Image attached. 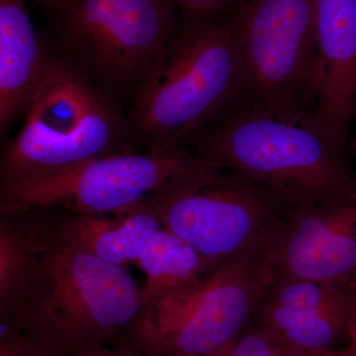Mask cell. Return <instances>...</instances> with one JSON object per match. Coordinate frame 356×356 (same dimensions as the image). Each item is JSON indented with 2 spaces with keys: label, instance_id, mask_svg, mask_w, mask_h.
<instances>
[{
  "label": "cell",
  "instance_id": "cell-1",
  "mask_svg": "<svg viewBox=\"0 0 356 356\" xmlns=\"http://www.w3.org/2000/svg\"><path fill=\"white\" fill-rule=\"evenodd\" d=\"M242 48L233 13L182 23L163 47L129 107L136 149L186 147L245 99Z\"/></svg>",
  "mask_w": 356,
  "mask_h": 356
},
{
  "label": "cell",
  "instance_id": "cell-2",
  "mask_svg": "<svg viewBox=\"0 0 356 356\" xmlns=\"http://www.w3.org/2000/svg\"><path fill=\"white\" fill-rule=\"evenodd\" d=\"M186 147L199 161L264 185L290 203L356 191L344 154L317 129L245 99Z\"/></svg>",
  "mask_w": 356,
  "mask_h": 356
},
{
  "label": "cell",
  "instance_id": "cell-3",
  "mask_svg": "<svg viewBox=\"0 0 356 356\" xmlns=\"http://www.w3.org/2000/svg\"><path fill=\"white\" fill-rule=\"evenodd\" d=\"M131 151L138 149L123 108L56 55L22 127L4 149L0 184L64 172Z\"/></svg>",
  "mask_w": 356,
  "mask_h": 356
},
{
  "label": "cell",
  "instance_id": "cell-4",
  "mask_svg": "<svg viewBox=\"0 0 356 356\" xmlns=\"http://www.w3.org/2000/svg\"><path fill=\"white\" fill-rule=\"evenodd\" d=\"M44 36L58 58L120 105L132 104L154 60L181 29L170 0H74Z\"/></svg>",
  "mask_w": 356,
  "mask_h": 356
},
{
  "label": "cell",
  "instance_id": "cell-5",
  "mask_svg": "<svg viewBox=\"0 0 356 356\" xmlns=\"http://www.w3.org/2000/svg\"><path fill=\"white\" fill-rule=\"evenodd\" d=\"M275 277L257 257L217 269L140 309L118 339L149 356H211L240 336Z\"/></svg>",
  "mask_w": 356,
  "mask_h": 356
},
{
  "label": "cell",
  "instance_id": "cell-6",
  "mask_svg": "<svg viewBox=\"0 0 356 356\" xmlns=\"http://www.w3.org/2000/svg\"><path fill=\"white\" fill-rule=\"evenodd\" d=\"M152 200L163 228L197 252L208 274L254 255L290 203L207 163L168 182Z\"/></svg>",
  "mask_w": 356,
  "mask_h": 356
},
{
  "label": "cell",
  "instance_id": "cell-7",
  "mask_svg": "<svg viewBox=\"0 0 356 356\" xmlns=\"http://www.w3.org/2000/svg\"><path fill=\"white\" fill-rule=\"evenodd\" d=\"M30 325L69 351L106 346L132 327L142 293L127 269L60 240L51 222Z\"/></svg>",
  "mask_w": 356,
  "mask_h": 356
},
{
  "label": "cell",
  "instance_id": "cell-8",
  "mask_svg": "<svg viewBox=\"0 0 356 356\" xmlns=\"http://www.w3.org/2000/svg\"><path fill=\"white\" fill-rule=\"evenodd\" d=\"M232 13L242 48L245 99L315 127L322 81L316 0H245Z\"/></svg>",
  "mask_w": 356,
  "mask_h": 356
},
{
  "label": "cell",
  "instance_id": "cell-9",
  "mask_svg": "<svg viewBox=\"0 0 356 356\" xmlns=\"http://www.w3.org/2000/svg\"><path fill=\"white\" fill-rule=\"evenodd\" d=\"M203 165L185 146L109 154L64 172L0 184V210L46 207L118 214L146 203L168 182Z\"/></svg>",
  "mask_w": 356,
  "mask_h": 356
},
{
  "label": "cell",
  "instance_id": "cell-10",
  "mask_svg": "<svg viewBox=\"0 0 356 356\" xmlns=\"http://www.w3.org/2000/svg\"><path fill=\"white\" fill-rule=\"evenodd\" d=\"M255 255L276 280L356 282V191L288 204Z\"/></svg>",
  "mask_w": 356,
  "mask_h": 356
},
{
  "label": "cell",
  "instance_id": "cell-11",
  "mask_svg": "<svg viewBox=\"0 0 356 356\" xmlns=\"http://www.w3.org/2000/svg\"><path fill=\"white\" fill-rule=\"evenodd\" d=\"M350 311V287L276 280L252 321L288 350H331L346 334Z\"/></svg>",
  "mask_w": 356,
  "mask_h": 356
},
{
  "label": "cell",
  "instance_id": "cell-12",
  "mask_svg": "<svg viewBox=\"0 0 356 356\" xmlns=\"http://www.w3.org/2000/svg\"><path fill=\"white\" fill-rule=\"evenodd\" d=\"M316 35L322 81L314 125L344 154L356 108V0H316Z\"/></svg>",
  "mask_w": 356,
  "mask_h": 356
},
{
  "label": "cell",
  "instance_id": "cell-13",
  "mask_svg": "<svg viewBox=\"0 0 356 356\" xmlns=\"http://www.w3.org/2000/svg\"><path fill=\"white\" fill-rule=\"evenodd\" d=\"M50 229L48 208L0 210V339L30 325Z\"/></svg>",
  "mask_w": 356,
  "mask_h": 356
},
{
  "label": "cell",
  "instance_id": "cell-14",
  "mask_svg": "<svg viewBox=\"0 0 356 356\" xmlns=\"http://www.w3.org/2000/svg\"><path fill=\"white\" fill-rule=\"evenodd\" d=\"M30 0H0V134L26 112L48 74L55 51L33 27Z\"/></svg>",
  "mask_w": 356,
  "mask_h": 356
},
{
  "label": "cell",
  "instance_id": "cell-15",
  "mask_svg": "<svg viewBox=\"0 0 356 356\" xmlns=\"http://www.w3.org/2000/svg\"><path fill=\"white\" fill-rule=\"evenodd\" d=\"M49 209L54 231L60 240L123 268L138 264L149 238L163 228L152 199L118 214L84 215Z\"/></svg>",
  "mask_w": 356,
  "mask_h": 356
},
{
  "label": "cell",
  "instance_id": "cell-16",
  "mask_svg": "<svg viewBox=\"0 0 356 356\" xmlns=\"http://www.w3.org/2000/svg\"><path fill=\"white\" fill-rule=\"evenodd\" d=\"M137 264L146 275V283L140 289L142 305L208 275L197 252L163 227L149 238Z\"/></svg>",
  "mask_w": 356,
  "mask_h": 356
},
{
  "label": "cell",
  "instance_id": "cell-17",
  "mask_svg": "<svg viewBox=\"0 0 356 356\" xmlns=\"http://www.w3.org/2000/svg\"><path fill=\"white\" fill-rule=\"evenodd\" d=\"M55 339L29 325L24 331L0 339V356H70Z\"/></svg>",
  "mask_w": 356,
  "mask_h": 356
},
{
  "label": "cell",
  "instance_id": "cell-18",
  "mask_svg": "<svg viewBox=\"0 0 356 356\" xmlns=\"http://www.w3.org/2000/svg\"><path fill=\"white\" fill-rule=\"evenodd\" d=\"M286 350L270 334L252 325L211 356H283Z\"/></svg>",
  "mask_w": 356,
  "mask_h": 356
},
{
  "label": "cell",
  "instance_id": "cell-19",
  "mask_svg": "<svg viewBox=\"0 0 356 356\" xmlns=\"http://www.w3.org/2000/svg\"><path fill=\"white\" fill-rule=\"evenodd\" d=\"M181 23H201L228 15L245 0H170Z\"/></svg>",
  "mask_w": 356,
  "mask_h": 356
},
{
  "label": "cell",
  "instance_id": "cell-20",
  "mask_svg": "<svg viewBox=\"0 0 356 356\" xmlns=\"http://www.w3.org/2000/svg\"><path fill=\"white\" fill-rule=\"evenodd\" d=\"M70 356H149L142 350L125 343H117L116 346L109 348L106 346H96L74 351Z\"/></svg>",
  "mask_w": 356,
  "mask_h": 356
},
{
  "label": "cell",
  "instance_id": "cell-21",
  "mask_svg": "<svg viewBox=\"0 0 356 356\" xmlns=\"http://www.w3.org/2000/svg\"><path fill=\"white\" fill-rule=\"evenodd\" d=\"M350 311L346 336L348 344L343 351L346 356H356V282L350 286Z\"/></svg>",
  "mask_w": 356,
  "mask_h": 356
},
{
  "label": "cell",
  "instance_id": "cell-22",
  "mask_svg": "<svg viewBox=\"0 0 356 356\" xmlns=\"http://www.w3.org/2000/svg\"><path fill=\"white\" fill-rule=\"evenodd\" d=\"M283 356H343V351L331 350H286Z\"/></svg>",
  "mask_w": 356,
  "mask_h": 356
},
{
  "label": "cell",
  "instance_id": "cell-23",
  "mask_svg": "<svg viewBox=\"0 0 356 356\" xmlns=\"http://www.w3.org/2000/svg\"><path fill=\"white\" fill-rule=\"evenodd\" d=\"M74 1V0H47L43 8L51 14H56L64 10Z\"/></svg>",
  "mask_w": 356,
  "mask_h": 356
},
{
  "label": "cell",
  "instance_id": "cell-24",
  "mask_svg": "<svg viewBox=\"0 0 356 356\" xmlns=\"http://www.w3.org/2000/svg\"><path fill=\"white\" fill-rule=\"evenodd\" d=\"M46 1L47 0H30V2H33V3L37 4V6H40L41 7L44 6Z\"/></svg>",
  "mask_w": 356,
  "mask_h": 356
},
{
  "label": "cell",
  "instance_id": "cell-25",
  "mask_svg": "<svg viewBox=\"0 0 356 356\" xmlns=\"http://www.w3.org/2000/svg\"><path fill=\"white\" fill-rule=\"evenodd\" d=\"M341 351H343V350H341ZM343 355L344 356L343 353Z\"/></svg>",
  "mask_w": 356,
  "mask_h": 356
}]
</instances>
